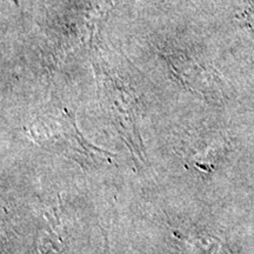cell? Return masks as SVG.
I'll use <instances>...</instances> for the list:
<instances>
[{"label": "cell", "instance_id": "obj_1", "mask_svg": "<svg viewBox=\"0 0 254 254\" xmlns=\"http://www.w3.org/2000/svg\"><path fill=\"white\" fill-rule=\"evenodd\" d=\"M30 134L33 139L39 142L40 145L50 146L51 148H58L64 150L66 154L71 152V154H77L80 158L92 159L94 155L105 154L100 148L94 147L90 145L82 138L81 133L75 127L73 120L67 119L66 122H59V120H50L49 123L37 122L32 124Z\"/></svg>", "mask_w": 254, "mask_h": 254}]
</instances>
